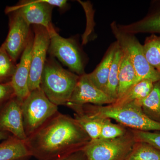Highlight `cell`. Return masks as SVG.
I'll list each match as a JSON object with an SVG mask.
<instances>
[{"label": "cell", "instance_id": "obj_6", "mask_svg": "<svg viewBox=\"0 0 160 160\" xmlns=\"http://www.w3.org/2000/svg\"><path fill=\"white\" fill-rule=\"evenodd\" d=\"M136 141L131 129L111 139L90 141L82 149L87 160H125Z\"/></svg>", "mask_w": 160, "mask_h": 160}, {"label": "cell", "instance_id": "obj_3", "mask_svg": "<svg viewBox=\"0 0 160 160\" xmlns=\"http://www.w3.org/2000/svg\"><path fill=\"white\" fill-rule=\"evenodd\" d=\"M80 76L66 70L54 58H48L41 77L40 88L46 96L56 106L69 102Z\"/></svg>", "mask_w": 160, "mask_h": 160}, {"label": "cell", "instance_id": "obj_18", "mask_svg": "<svg viewBox=\"0 0 160 160\" xmlns=\"http://www.w3.org/2000/svg\"><path fill=\"white\" fill-rule=\"evenodd\" d=\"M122 51V54L119 69L118 86L117 100L122 98L132 86L136 84L137 79L136 72L128 55L123 49Z\"/></svg>", "mask_w": 160, "mask_h": 160}, {"label": "cell", "instance_id": "obj_10", "mask_svg": "<svg viewBox=\"0 0 160 160\" xmlns=\"http://www.w3.org/2000/svg\"><path fill=\"white\" fill-rule=\"evenodd\" d=\"M9 15L8 35L2 45L16 62L26 48L32 31L30 26L15 11L6 12Z\"/></svg>", "mask_w": 160, "mask_h": 160}, {"label": "cell", "instance_id": "obj_11", "mask_svg": "<svg viewBox=\"0 0 160 160\" xmlns=\"http://www.w3.org/2000/svg\"><path fill=\"white\" fill-rule=\"evenodd\" d=\"M115 102V100L95 86L89 79L87 73H86L80 76L73 93L67 105L82 106L91 104L104 106L112 104Z\"/></svg>", "mask_w": 160, "mask_h": 160}, {"label": "cell", "instance_id": "obj_12", "mask_svg": "<svg viewBox=\"0 0 160 160\" xmlns=\"http://www.w3.org/2000/svg\"><path fill=\"white\" fill-rule=\"evenodd\" d=\"M22 102L15 96L2 106L0 110V131L10 132L19 139L25 141L21 105Z\"/></svg>", "mask_w": 160, "mask_h": 160}, {"label": "cell", "instance_id": "obj_29", "mask_svg": "<svg viewBox=\"0 0 160 160\" xmlns=\"http://www.w3.org/2000/svg\"><path fill=\"white\" fill-rule=\"evenodd\" d=\"M45 1L53 7H58L62 9H66L68 5L67 1L65 0H45Z\"/></svg>", "mask_w": 160, "mask_h": 160}, {"label": "cell", "instance_id": "obj_8", "mask_svg": "<svg viewBox=\"0 0 160 160\" xmlns=\"http://www.w3.org/2000/svg\"><path fill=\"white\" fill-rule=\"evenodd\" d=\"M33 26L34 38L29 80L30 92L40 87L41 77L50 44V36L47 29L38 25H33Z\"/></svg>", "mask_w": 160, "mask_h": 160}, {"label": "cell", "instance_id": "obj_20", "mask_svg": "<svg viewBox=\"0 0 160 160\" xmlns=\"http://www.w3.org/2000/svg\"><path fill=\"white\" fill-rule=\"evenodd\" d=\"M154 82L144 79L135 84L122 98L117 100L114 104L123 105L133 101H142L150 93L153 88Z\"/></svg>", "mask_w": 160, "mask_h": 160}, {"label": "cell", "instance_id": "obj_14", "mask_svg": "<svg viewBox=\"0 0 160 160\" xmlns=\"http://www.w3.org/2000/svg\"><path fill=\"white\" fill-rule=\"evenodd\" d=\"M118 26L120 30L130 34L160 35V0L151 1L147 14L142 18L128 25L118 24Z\"/></svg>", "mask_w": 160, "mask_h": 160}, {"label": "cell", "instance_id": "obj_26", "mask_svg": "<svg viewBox=\"0 0 160 160\" xmlns=\"http://www.w3.org/2000/svg\"><path fill=\"white\" fill-rule=\"evenodd\" d=\"M131 130L136 142L147 143L160 151V131Z\"/></svg>", "mask_w": 160, "mask_h": 160}, {"label": "cell", "instance_id": "obj_30", "mask_svg": "<svg viewBox=\"0 0 160 160\" xmlns=\"http://www.w3.org/2000/svg\"><path fill=\"white\" fill-rule=\"evenodd\" d=\"M9 133L7 132L0 131V141L7 139L9 137Z\"/></svg>", "mask_w": 160, "mask_h": 160}, {"label": "cell", "instance_id": "obj_21", "mask_svg": "<svg viewBox=\"0 0 160 160\" xmlns=\"http://www.w3.org/2000/svg\"><path fill=\"white\" fill-rule=\"evenodd\" d=\"M147 62L160 74V35H150L146 38L143 45Z\"/></svg>", "mask_w": 160, "mask_h": 160}, {"label": "cell", "instance_id": "obj_19", "mask_svg": "<svg viewBox=\"0 0 160 160\" xmlns=\"http://www.w3.org/2000/svg\"><path fill=\"white\" fill-rule=\"evenodd\" d=\"M142 110L152 121L160 123V80L154 83L149 95L140 101Z\"/></svg>", "mask_w": 160, "mask_h": 160}, {"label": "cell", "instance_id": "obj_5", "mask_svg": "<svg viewBox=\"0 0 160 160\" xmlns=\"http://www.w3.org/2000/svg\"><path fill=\"white\" fill-rule=\"evenodd\" d=\"M110 28L119 46L126 52L135 69L137 76V83L144 79L151 80L154 82L160 80V73L147 62L143 45L140 42L135 35L120 30L115 21L110 24Z\"/></svg>", "mask_w": 160, "mask_h": 160}, {"label": "cell", "instance_id": "obj_27", "mask_svg": "<svg viewBox=\"0 0 160 160\" xmlns=\"http://www.w3.org/2000/svg\"><path fill=\"white\" fill-rule=\"evenodd\" d=\"M14 96L11 82L0 83V107L4 106Z\"/></svg>", "mask_w": 160, "mask_h": 160}, {"label": "cell", "instance_id": "obj_17", "mask_svg": "<svg viewBox=\"0 0 160 160\" xmlns=\"http://www.w3.org/2000/svg\"><path fill=\"white\" fill-rule=\"evenodd\" d=\"M66 106L73 110L74 118L89 136L91 141L99 139L104 118L87 114L83 111L81 106L71 104H67Z\"/></svg>", "mask_w": 160, "mask_h": 160}, {"label": "cell", "instance_id": "obj_22", "mask_svg": "<svg viewBox=\"0 0 160 160\" xmlns=\"http://www.w3.org/2000/svg\"><path fill=\"white\" fill-rule=\"evenodd\" d=\"M122 54V51L118 45L112 63L107 87L105 91L106 94L115 101L118 98L119 69Z\"/></svg>", "mask_w": 160, "mask_h": 160}, {"label": "cell", "instance_id": "obj_4", "mask_svg": "<svg viewBox=\"0 0 160 160\" xmlns=\"http://www.w3.org/2000/svg\"><path fill=\"white\" fill-rule=\"evenodd\" d=\"M21 108L27 137L58 112V106L52 102L40 87L30 92L22 102Z\"/></svg>", "mask_w": 160, "mask_h": 160}, {"label": "cell", "instance_id": "obj_16", "mask_svg": "<svg viewBox=\"0 0 160 160\" xmlns=\"http://www.w3.org/2000/svg\"><path fill=\"white\" fill-rule=\"evenodd\" d=\"M32 157L25 141L13 136L0 143V160H29Z\"/></svg>", "mask_w": 160, "mask_h": 160}, {"label": "cell", "instance_id": "obj_2", "mask_svg": "<svg viewBox=\"0 0 160 160\" xmlns=\"http://www.w3.org/2000/svg\"><path fill=\"white\" fill-rule=\"evenodd\" d=\"M84 112L93 116L113 119L128 129L142 131H160V123L149 119L143 112L140 101L106 106L86 104L81 106Z\"/></svg>", "mask_w": 160, "mask_h": 160}, {"label": "cell", "instance_id": "obj_15", "mask_svg": "<svg viewBox=\"0 0 160 160\" xmlns=\"http://www.w3.org/2000/svg\"><path fill=\"white\" fill-rule=\"evenodd\" d=\"M118 46V45L116 41L111 44L95 69L91 73L87 74L92 82L98 88L105 92L112 63Z\"/></svg>", "mask_w": 160, "mask_h": 160}, {"label": "cell", "instance_id": "obj_24", "mask_svg": "<svg viewBox=\"0 0 160 160\" xmlns=\"http://www.w3.org/2000/svg\"><path fill=\"white\" fill-rule=\"evenodd\" d=\"M17 66L16 62L12 59L2 45L0 46V83L11 82Z\"/></svg>", "mask_w": 160, "mask_h": 160}, {"label": "cell", "instance_id": "obj_28", "mask_svg": "<svg viewBox=\"0 0 160 160\" xmlns=\"http://www.w3.org/2000/svg\"><path fill=\"white\" fill-rule=\"evenodd\" d=\"M58 160H87L83 150L73 152Z\"/></svg>", "mask_w": 160, "mask_h": 160}, {"label": "cell", "instance_id": "obj_13", "mask_svg": "<svg viewBox=\"0 0 160 160\" xmlns=\"http://www.w3.org/2000/svg\"><path fill=\"white\" fill-rule=\"evenodd\" d=\"M33 38L34 33L31 32L26 48L21 55L19 63L17 64L16 69L10 82L14 90L15 96L22 102L30 93L29 80Z\"/></svg>", "mask_w": 160, "mask_h": 160}, {"label": "cell", "instance_id": "obj_7", "mask_svg": "<svg viewBox=\"0 0 160 160\" xmlns=\"http://www.w3.org/2000/svg\"><path fill=\"white\" fill-rule=\"evenodd\" d=\"M48 52L57 58L69 71L79 76L85 74V58L82 49L73 38L62 37L55 29L49 32Z\"/></svg>", "mask_w": 160, "mask_h": 160}, {"label": "cell", "instance_id": "obj_1", "mask_svg": "<svg viewBox=\"0 0 160 160\" xmlns=\"http://www.w3.org/2000/svg\"><path fill=\"white\" fill-rule=\"evenodd\" d=\"M90 141L74 118L58 112L25 141L38 160H58L82 150Z\"/></svg>", "mask_w": 160, "mask_h": 160}, {"label": "cell", "instance_id": "obj_9", "mask_svg": "<svg viewBox=\"0 0 160 160\" xmlns=\"http://www.w3.org/2000/svg\"><path fill=\"white\" fill-rule=\"evenodd\" d=\"M53 8L45 0H26L6 7V12L15 11L30 26H43L49 32L55 29L51 22Z\"/></svg>", "mask_w": 160, "mask_h": 160}, {"label": "cell", "instance_id": "obj_23", "mask_svg": "<svg viewBox=\"0 0 160 160\" xmlns=\"http://www.w3.org/2000/svg\"><path fill=\"white\" fill-rule=\"evenodd\" d=\"M125 160H160V151L147 143L136 142Z\"/></svg>", "mask_w": 160, "mask_h": 160}, {"label": "cell", "instance_id": "obj_25", "mask_svg": "<svg viewBox=\"0 0 160 160\" xmlns=\"http://www.w3.org/2000/svg\"><path fill=\"white\" fill-rule=\"evenodd\" d=\"M129 129L121 124H114L109 118H104L100 139H111L122 136L128 132Z\"/></svg>", "mask_w": 160, "mask_h": 160}]
</instances>
